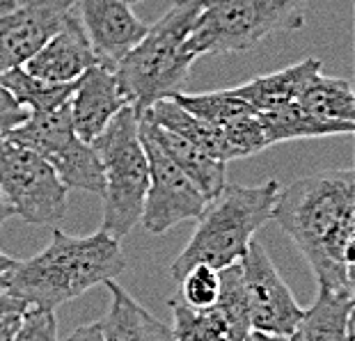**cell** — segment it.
<instances>
[{
    "label": "cell",
    "instance_id": "cell-1",
    "mask_svg": "<svg viewBox=\"0 0 355 341\" xmlns=\"http://www.w3.org/2000/svg\"><path fill=\"white\" fill-rule=\"evenodd\" d=\"M273 220L289 234L316 284L353 293L355 172L326 170L279 188Z\"/></svg>",
    "mask_w": 355,
    "mask_h": 341
},
{
    "label": "cell",
    "instance_id": "cell-2",
    "mask_svg": "<svg viewBox=\"0 0 355 341\" xmlns=\"http://www.w3.org/2000/svg\"><path fill=\"white\" fill-rule=\"evenodd\" d=\"M124 268L126 256L122 243L105 231L71 236L55 229L51 243L40 254L17 261L7 275L5 293L24 300L28 307L55 312V307L122 275Z\"/></svg>",
    "mask_w": 355,
    "mask_h": 341
},
{
    "label": "cell",
    "instance_id": "cell-3",
    "mask_svg": "<svg viewBox=\"0 0 355 341\" xmlns=\"http://www.w3.org/2000/svg\"><path fill=\"white\" fill-rule=\"evenodd\" d=\"M204 10V0H175L172 7L147 26L142 40L115 64V78L128 105L142 115L158 98L184 92L195 58L186 42Z\"/></svg>",
    "mask_w": 355,
    "mask_h": 341
},
{
    "label": "cell",
    "instance_id": "cell-4",
    "mask_svg": "<svg viewBox=\"0 0 355 341\" xmlns=\"http://www.w3.org/2000/svg\"><path fill=\"white\" fill-rule=\"evenodd\" d=\"M279 181L268 179L259 186L225 184L198 218L191 241L170 263L172 279L186 275L193 266H211L223 270L243 259L254 234L273 220Z\"/></svg>",
    "mask_w": 355,
    "mask_h": 341
},
{
    "label": "cell",
    "instance_id": "cell-5",
    "mask_svg": "<svg viewBox=\"0 0 355 341\" xmlns=\"http://www.w3.org/2000/svg\"><path fill=\"white\" fill-rule=\"evenodd\" d=\"M101 161V231L122 243L140 222L149 188V163L140 135V115L124 105L92 140Z\"/></svg>",
    "mask_w": 355,
    "mask_h": 341
},
{
    "label": "cell",
    "instance_id": "cell-6",
    "mask_svg": "<svg viewBox=\"0 0 355 341\" xmlns=\"http://www.w3.org/2000/svg\"><path fill=\"white\" fill-rule=\"evenodd\" d=\"M305 7L307 0H204L186 49L195 60L250 51L270 35L303 28Z\"/></svg>",
    "mask_w": 355,
    "mask_h": 341
},
{
    "label": "cell",
    "instance_id": "cell-7",
    "mask_svg": "<svg viewBox=\"0 0 355 341\" xmlns=\"http://www.w3.org/2000/svg\"><path fill=\"white\" fill-rule=\"evenodd\" d=\"M0 191L14 216L30 225H55L67 216V188L49 161L0 138Z\"/></svg>",
    "mask_w": 355,
    "mask_h": 341
},
{
    "label": "cell",
    "instance_id": "cell-8",
    "mask_svg": "<svg viewBox=\"0 0 355 341\" xmlns=\"http://www.w3.org/2000/svg\"><path fill=\"white\" fill-rule=\"evenodd\" d=\"M140 135L149 163V188L140 222L149 234L161 236L186 220H198L209 200L152 138H147L142 131Z\"/></svg>",
    "mask_w": 355,
    "mask_h": 341
},
{
    "label": "cell",
    "instance_id": "cell-9",
    "mask_svg": "<svg viewBox=\"0 0 355 341\" xmlns=\"http://www.w3.org/2000/svg\"><path fill=\"white\" fill-rule=\"evenodd\" d=\"M239 263L248 291L252 330L279 337H291L293 332H298L305 309L293 298L291 289L259 241H250Z\"/></svg>",
    "mask_w": 355,
    "mask_h": 341
},
{
    "label": "cell",
    "instance_id": "cell-10",
    "mask_svg": "<svg viewBox=\"0 0 355 341\" xmlns=\"http://www.w3.org/2000/svg\"><path fill=\"white\" fill-rule=\"evenodd\" d=\"M71 0H33L0 17V76L24 67L71 14Z\"/></svg>",
    "mask_w": 355,
    "mask_h": 341
},
{
    "label": "cell",
    "instance_id": "cell-11",
    "mask_svg": "<svg viewBox=\"0 0 355 341\" xmlns=\"http://www.w3.org/2000/svg\"><path fill=\"white\" fill-rule=\"evenodd\" d=\"M71 5L99 64L110 69L147 33V24L135 17L124 0H71Z\"/></svg>",
    "mask_w": 355,
    "mask_h": 341
},
{
    "label": "cell",
    "instance_id": "cell-12",
    "mask_svg": "<svg viewBox=\"0 0 355 341\" xmlns=\"http://www.w3.org/2000/svg\"><path fill=\"white\" fill-rule=\"evenodd\" d=\"M94 64H99V58L71 10L62 28L28 60L24 69L46 82H73Z\"/></svg>",
    "mask_w": 355,
    "mask_h": 341
},
{
    "label": "cell",
    "instance_id": "cell-13",
    "mask_svg": "<svg viewBox=\"0 0 355 341\" xmlns=\"http://www.w3.org/2000/svg\"><path fill=\"white\" fill-rule=\"evenodd\" d=\"M124 105L128 103L119 89L115 71L105 64L89 67L76 80V89L69 98L73 131L80 140L92 142Z\"/></svg>",
    "mask_w": 355,
    "mask_h": 341
},
{
    "label": "cell",
    "instance_id": "cell-14",
    "mask_svg": "<svg viewBox=\"0 0 355 341\" xmlns=\"http://www.w3.org/2000/svg\"><path fill=\"white\" fill-rule=\"evenodd\" d=\"M140 131L163 149V154L200 188L209 202L227 184V163L225 161H218V158L209 156L200 147L191 145L188 140L165 131L163 126H158L145 115H140Z\"/></svg>",
    "mask_w": 355,
    "mask_h": 341
},
{
    "label": "cell",
    "instance_id": "cell-15",
    "mask_svg": "<svg viewBox=\"0 0 355 341\" xmlns=\"http://www.w3.org/2000/svg\"><path fill=\"white\" fill-rule=\"evenodd\" d=\"M103 284L110 291V309L99 321L103 341H175L170 325L149 314L115 279Z\"/></svg>",
    "mask_w": 355,
    "mask_h": 341
},
{
    "label": "cell",
    "instance_id": "cell-16",
    "mask_svg": "<svg viewBox=\"0 0 355 341\" xmlns=\"http://www.w3.org/2000/svg\"><path fill=\"white\" fill-rule=\"evenodd\" d=\"M316 71H321V60L307 58L303 62L286 67V69L257 76V78L243 82V85L232 87V92L239 98H243L252 110L268 112L279 108V105L296 101L303 85Z\"/></svg>",
    "mask_w": 355,
    "mask_h": 341
},
{
    "label": "cell",
    "instance_id": "cell-17",
    "mask_svg": "<svg viewBox=\"0 0 355 341\" xmlns=\"http://www.w3.org/2000/svg\"><path fill=\"white\" fill-rule=\"evenodd\" d=\"M353 305L351 291L319 286L314 302L300 318V341H353Z\"/></svg>",
    "mask_w": 355,
    "mask_h": 341
},
{
    "label": "cell",
    "instance_id": "cell-18",
    "mask_svg": "<svg viewBox=\"0 0 355 341\" xmlns=\"http://www.w3.org/2000/svg\"><path fill=\"white\" fill-rule=\"evenodd\" d=\"M259 122L266 133L268 147L291 140H314L330 138V135H351L355 124L337 122V119H323L314 112L303 108L298 101L279 105L275 110L259 112Z\"/></svg>",
    "mask_w": 355,
    "mask_h": 341
},
{
    "label": "cell",
    "instance_id": "cell-19",
    "mask_svg": "<svg viewBox=\"0 0 355 341\" xmlns=\"http://www.w3.org/2000/svg\"><path fill=\"white\" fill-rule=\"evenodd\" d=\"M145 117H149L158 126H163L165 131L179 135V138L188 140L191 145L200 147L202 151H207L209 156L218 158V161H236V151L230 147V142L225 140V135L218 131L216 126H211L207 122H202L195 115H191L188 110H184L175 98H158L149 108L142 112Z\"/></svg>",
    "mask_w": 355,
    "mask_h": 341
},
{
    "label": "cell",
    "instance_id": "cell-20",
    "mask_svg": "<svg viewBox=\"0 0 355 341\" xmlns=\"http://www.w3.org/2000/svg\"><path fill=\"white\" fill-rule=\"evenodd\" d=\"M296 101L323 119L355 124V94L351 82L344 78H332L316 71L303 85Z\"/></svg>",
    "mask_w": 355,
    "mask_h": 341
},
{
    "label": "cell",
    "instance_id": "cell-21",
    "mask_svg": "<svg viewBox=\"0 0 355 341\" xmlns=\"http://www.w3.org/2000/svg\"><path fill=\"white\" fill-rule=\"evenodd\" d=\"M0 85L17 98L30 115H37V112H49V110L60 108V105L69 103L73 89H76V80L46 82L42 78L30 76L24 67H17V69H10L7 73L0 76Z\"/></svg>",
    "mask_w": 355,
    "mask_h": 341
},
{
    "label": "cell",
    "instance_id": "cell-22",
    "mask_svg": "<svg viewBox=\"0 0 355 341\" xmlns=\"http://www.w3.org/2000/svg\"><path fill=\"white\" fill-rule=\"evenodd\" d=\"M214 309H216V314L223 318L230 341H241L252 330L248 291H245L243 272H241L239 261L220 270V289H218Z\"/></svg>",
    "mask_w": 355,
    "mask_h": 341
},
{
    "label": "cell",
    "instance_id": "cell-23",
    "mask_svg": "<svg viewBox=\"0 0 355 341\" xmlns=\"http://www.w3.org/2000/svg\"><path fill=\"white\" fill-rule=\"evenodd\" d=\"M170 98H175L181 108L188 110L198 119H202V122L216 126L218 131H220L223 126H227L230 122H234V119L252 112L250 105H248L243 98H239L232 89H218V92H202V94L177 92Z\"/></svg>",
    "mask_w": 355,
    "mask_h": 341
},
{
    "label": "cell",
    "instance_id": "cell-24",
    "mask_svg": "<svg viewBox=\"0 0 355 341\" xmlns=\"http://www.w3.org/2000/svg\"><path fill=\"white\" fill-rule=\"evenodd\" d=\"M172 337L175 341H230L227 328L214 307L193 309L181 298L170 300Z\"/></svg>",
    "mask_w": 355,
    "mask_h": 341
},
{
    "label": "cell",
    "instance_id": "cell-25",
    "mask_svg": "<svg viewBox=\"0 0 355 341\" xmlns=\"http://www.w3.org/2000/svg\"><path fill=\"white\" fill-rule=\"evenodd\" d=\"M181 295L179 298L193 309H209L214 307L218 298V289H220V270L211 266H193L179 279Z\"/></svg>",
    "mask_w": 355,
    "mask_h": 341
},
{
    "label": "cell",
    "instance_id": "cell-26",
    "mask_svg": "<svg viewBox=\"0 0 355 341\" xmlns=\"http://www.w3.org/2000/svg\"><path fill=\"white\" fill-rule=\"evenodd\" d=\"M14 341H60L55 312L30 307L28 312L21 316Z\"/></svg>",
    "mask_w": 355,
    "mask_h": 341
},
{
    "label": "cell",
    "instance_id": "cell-27",
    "mask_svg": "<svg viewBox=\"0 0 355 341\" xmlns=\"http://www.w3.org/2000/svg\"><path fill=\"white\" fill-rule=\"evenodd\" d=\"M28 117L30 112L0 85V138L24 124Z\"/></svg>",
    "mask_w": 355,
    "mask_h": 341
},
{
    "label": "cell",
    "instance_id": "cell-28",
    "mask_svg": "<svg viewBox=\"0 0 355 341\" xmlns=\"http://www.w3.org/2000/svg\"><path fill=\"white\" fill-rule=\"evenodd\" d=\"M64 341H103V332H101L99 321H96V323H87V325H80V328L73 330Z\"/></svg>",
    "mask_w": 355,
    "mask_h": 341
},
{
    "label": "cell",
    "instance_id": "cell-29",
    "mask_svg": "<svg viewBox=\"0 0 355 341\" xmlns=\"http://www.w3.org/2000/svg\"><path fill=\"white\" fill-rule=\"evenodd\" d=\"M28 305L24 300L14 298V295L0 291V316H7V314H26L28 312Z\"/></svg>",
    "mask_w": 355,
    "mask_h": 341
},
{
    "label": "cell",
    "instance_id": "cell-30",
    "mask_svg": "<svg viewBox=\"0 0 355 341\" xmlns=\"http://www.w3.org/2000/svg\"><path fill=\"white\" fill-rule=\"evenodd\" d=\"M21 316L24 314H7L0 316V341H14V335L19 330Z\"/></svg>",
    "mask_w": 355,
    "mask_h": 341
},
{
    "label": "cell",
    "instance_id": "cell-31",
    "mask_svg": "<svg viewBox=\"0 0 355 341\" xmlns=\"http://www.w3.org/2000/svg\"><path fill=\"white\" fill-rule=\"evenodd\" d=\"M289 337H279V335H268V332H259V330H250L241 341H286Z\"/></svg>",
    "mask_w": 355,
    "mask_h": 341
},
{
    "label": "cell",
    "instance_id": "cell-32",
    "mask_svg": "<svg viewBox=\"0 0 355 341\" xmlns=\"http://www.w3.org/2000/svg\"><path fill=\"white\" fill-rule=\"evenodd\" d=\"M28 3H33V0H0V17L14 10H21V7H26Z\"/></svg>",
    "mask_w": 355,
    "mask_h": 341
},
{
    "label": "cell",
    "instance_id": "cell-33",
    "mask_svg": "<svg viewBox=\"0 0 355 341\" xmlns=\"http://www.w3.org/2000/svg\"><path fill=\"white\" fill-rule=\"evenodd\" d=\"M19 259H12L10 254H5L3 250H0V277H7L10 272L14 270V266H17Z\"/></svg>",
    "mask_w": 355,
    "mask_h": 341
},
{
    "label": "cell",
    "instance_id": "cell-34",
    "mask_svg": "<svg viewBox=\"0 0 355 341\" xmlns=\"http://www.w3.org/2000/svg\"><path fill=\"white\" fill-rule=\"evenodd\" d=\"M12 216H14V211H12L10 204H7L3 191H0V229H3V225H5Z\"/></svg>",
    "mask_w": 355,
    "mask_h": 341
},
{
    "label": "cell",
    "instance_id": "cell-35",
    "mask_svg": "<svg viewBox=\"0 0 355 341\" xmlns=\"http://www.w3.org/2000/svg\"><path fill=\"white\" fill-rule=\"evenodd\" d=\"M0 291H7V277H0Z\"/></svg>",
    "mask_w": 355,
    "mask_h": 341
},
{
    "label": "cell",
    "instance_id": "cell-36",
    "mask_svg": "<svg viewBox=\"0 0 355 341\" xmlns=\"http://www.w3.org/2000/svg\"><path fill=\"white\" fill-rule=\"evenodd\" d=\"M286 341H300V337H298V332H293V335L286 339Z\"/></svg>",
    "mask_w": 355,
    "mask_h": 341
},
{
    "label": "cell",
    "instance_id": "cell-37",
    "mask_svg": "<svg viewBox=\"0 0 355 341\" xmlns=\"http://www.w3.org/2000/svg\"><path fill=\"white\" fill-rule=\"evenodd\" d=\"M124 3H128V5H138V3H142V0H124Z\"/></svg>",
    "mask_w": 355,
    "mask_h": 341
}]
</instances>
